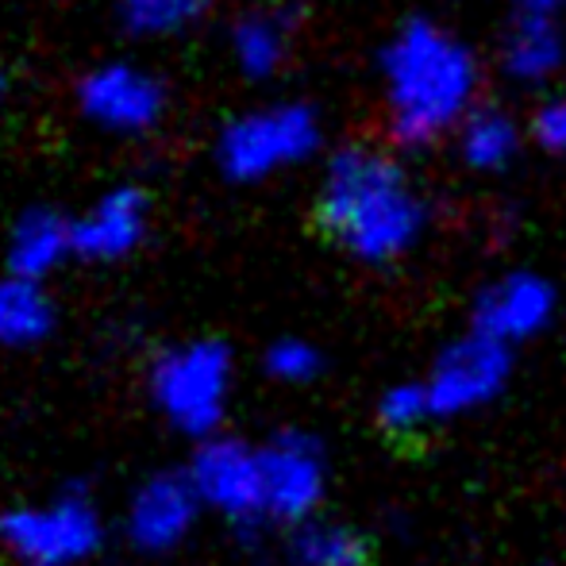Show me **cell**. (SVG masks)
Returning <instances> with one entry per match:
<instances>
[{
	"label": "cell",
	"mask_w": 566,
	"mask_h": 566,
	"mask_svg": "<svg viewBox=\"0 0 566 566\" xmlns=\"http://www.w3.org/2000/svg\"><path fill=\"white\" fill-rule=\"evenodd\" d=\"M381 116L389 147L432 150L482 105V62L474 46L436 15H409L378 54Z\"/></svg>",
	"instance_id": "cell-1"
},
{
	"label": "cell",
	"mask_w": 566,
	"mask_h": 566,
	"mask_svg": "<svg viewBox=\"0 0 566 566\" xmlns=\"http://www.w3.org/2000/svg\"><path fill=\"white\" fill-rule=\"evenodd\" d=\"M316 220L347 259L394 266L424 243L432 205L412 181L401 150L347 143L332 150L321 170Z\"/></svg>",
	"instance_id": "cell-2"
},
{
	"label": "cell",
	"mask_w": 566,
	"mask_h": 566,
	"mask_svg": "<svg viewBox=\"0 0 566 566\" xmlns=\"http://www.w3.org/2000/svg\"><path fill=\"white\" fill-rule=\"evenodd\" d=\"M235 397V358L220 339L170 343L150 358L147 401L186 440L201 443L224 432Z\"/></svg>",
	"instance_id": "cell-3"
},
{
	"label": "cell",
	"mask_w": 566,
	"mask_h": 566,
	"mask_svg": "<svg viewBox=\"0 0 566 566\" xmlns=\"http://www.w3.org/2000/svg\"><path fill=\"white\" fill-rule=\"evenodd\" d=\"M324 147V119L308 101H262L220 127L217 166L235 186H262L308 166Z\"/></svg>",
	"instance_id": "cell-4"
},
{
	"label": "cell",
	"mask_w": 566,
	"mask_h": 566,
	"mask_svg": "<svg viewBox=\"0 0 566 566\" xmlns=\"http://www.w3.org/2000/svg\"><path fill=\"white\" fill-rule=\"evenodd\" d=\"M105 536V513L85 485L0 509V552L15 566H85L97 559Z\"/></svg>",
	"instance_id": "cell-5"
},
{
	"label": "cell",
	"mask_w": 566,
	"mask_h": 566,
	"mask_svg": "<svg viewBox=\"0 0 566 566\" xmlns=\"http://www.w3.org/2000/svg\"><path fill=\"white\" fill-rule=\"evenodd\" d=\"M186 474L201 497L205 513L220 516L239 532H254L270 524L259 443H247L231 432L209 436V440L193 443Z\"/></svg>",
	"instance_id": "cell-6"
},
{
	"label": "cell",
	"mask_w": 566,
	"mask_h": 566,
	"mask_svg": "<svg viewBox=\"0 0 566 566\" xmlns=\"http://www.w3.org/2000/svg\"><path fill=\"white\" fill-rule=\"evenodd\" d=\"M262 454V485H266V516L270 524L297 528L321 516L328 497L332 467L328 451L305 428H282L259 443Z\"/></svg>",
	"instance_id": "cell-7"
},
{
	"label": "cell",
	"mask_w": 566,
	"mask_h": 566,
	"mask_svg": "<svg viewBox=\"0 0 566 566\" xmlns=\"http://www.w3.org/2000/svg\"><path fill=\"white\" fill-rule=\"evenodd\" d=\"M77 113L90 127L135 139L163 124L166 85L155 70L127 59H108L77 82Z\"/></svg>",
	"instance_id": "cell-8"
},
{
	"label": "cell",
	"mask_w": 566,
	"mask_h": 566,
	"mask_svg": "<svg viewBox=\"0 0 566 566\" xmlns=\"http://www.w3.org/2000/svg\"><path fill=\"white\" fill-rule=\"evenodd\" d=\"M509 378H513V347L470 328L467 336L451 339L436 355L432 370L424 374V386L432 394L436 417L448 420L493 405L505 394Z\"/></svg>",
	"instance_id": "cell-9"
},
{
	"label": "cell",
	"mask_w": 566,
	"mask_h": 566,
	"mask_svg": "<svg viewBox=\"0 0 566 566\" xmlns=\"http://www.w3.org/2000/svg\"><path fill=\"white\" fill-rule=\"evenodd\" d=\"M205 505L181 470H155L132 490L124 505V536L139 555H170L193 536Z\"/></svg>",
	"instance_id": "cell-10"
},
{
	"label": "cell",
	"mask_w": 566,
	"mask_h": 566,
	"mask_svg": "<svg viewBox=\"0 0 566 566\" xmlns=\"http://www.w3.org/2000/svg\"><path fill=\"white\" fill-rule=\"evenodd\" d=\"M559 313V293L536 270H505L501 277L485 282L474 297V316L470 328L482 336L505 343V347H521L544 336L555 324Z\"/></svg>",
	"instance_id": "cell-11"
},
{
	"label": "cell",
	"mask_w": 566,
	"mask_h": 566,
	"mask_svg": "<svg viewBox=\"0 0 566 566\" xmlns=\"http://www.w3.org/2000/svg\"><path fill=\"white\" fill-rule=\"evenodd\" d=\"M150 231V197L139 186H113L97 193L74 217L77 259L85 262H124L147 243Z\"/></svg>",
	"instance_id": "cell-12"
},
{
	"label": "cell",
	"mask_w": 566,
	"mask_h": 566,
	"mask_svg": "<svg viewBox=\"0 0 566 566\" xmlns=\"http://www.w3.org/2000/svg\"><path fill=\"white\" fill-rule=\"evenodd\" d=\"M497 66L505 74V82L521 85V90L552 85L566 66V35L559 28V15L521 8V15L501 31Z\"/></svg>",
	"instance_id": "cell-13"
},
{
	"label": "cell",
	"mask_w": 566,
	"mask_h": 566,
	"mask_svg": "<svg viewBox=\"0 0 566 566\" xmlns=\"http://www.w3.org/2000/svg\"><path fill=\"white\" fill-rule=\"evenodd\" d=\"M8 274L35 277V282H51L70 259H77L74 243V217H62L59 209H23L8 231Z\"/></svg>",
	"instance_id": "cell-14"
},
{
	"label": "cell",
	"mask_w": 566,
	"mask_h": 566,
	"mask_svg": "<svg viewBox=\"0 0 566 566\" xmlns=\"http://www.w3.org/2000/svg\"><path fill=\"white\" fill-rule=\"evenodd\" d=\"M293 31H297V15L290 8H247L228 28L231 66L251 82H270L290 62Z\"/></svg>",
	"instance_id": "cell-15"
},
{
	"label": "cell",
	"mask_w": 566,
	"mask_h": 566,
	"mask_svg": "<svg viewBox=\"0 0 566 566\" xmlns=\"http://www.w3.org/2000/svg\"><path fill=\"white\" fill-rule=\"evenodd\" d=\"M524 143H528V124H521L509 108L485 105V101L451 135L454 158L470 174H505L521 158Z\"/></svg>",
	"instance_id": "cell-16"
},
{
	"label": "cell",
	"mask_w": 566,
	"mask_h": 566,
	"mask_svg": "<svg viewBox=\"0 0 566 566\" xmlns=\"http://www.w3.org/2000/svg\"><path fill=\"white\" fill-rule=\"evenodd\" d=\"M59 305H54L46 282L20 274L0 277V347L31 350L54 336Z\"/></svg>",
	"instance_id": "cell-17"
},
{
	"label": "cell",
	"mask_w": 566,
	"mask_h": 566,
	"mask_svg": "<svg viewBox=\"0 0 566 566\" xmlns=\"http://www.w3.org/2000/svg\"><path fill=\"white\" fill-rule=\"evenodd\" d=\"M290 559L297 566H366L370 544L350 524L316 516V521L290 528Z\"/></svg>",
	"instance_id": "cell-18"
},
{
	"label": "cell",
	"mask_w": 566,
	"mask_h": 566,
	"mask_svg": "<svg viewBox=\"0 0 566 566\" xmlns=\"http://www.w3.org/2000/svg\"><path fill=\"white\" fill-rule=\"evenodd\" d=\"M220 0H119V23L139 39H170L197 28Z\"/></svg>",
	"instance_id": "cell-19"
},
{
	"label": "cell",
	"mask_w": 566,
	"mask_h": 566,
	"mask_svg": "<svg viewBox=\"0 0 566 566\" xmlns=\"http://www.w3.org/2000/svg\"><path fill=\"white\" fill-rule=\"evenodd\" d=\"M432 420H440V417H436V405H432V394H428L424 378H405L381 389L378 424L386 428L389 436H412L424 424H432Z\"/></svg>",
	"instance_id": "cell-20"
},
{
	"label": "cell",
	"mask_w": 566,
	"mask_h": 566,
	"mask_svg": "<svg viewBox=\"0 0 566 566\" xmlns=\"http://www.w3.org/2000/svg\"><path fill=\"white\" fill-rule=\"evenodd\" d=\"M262 370L277 386H308L324 374V355L313 339L305 336H282L266 347Z\"/></svg>",
	"instance_id": "cell-21"
},
{
	"label": "cell",
	"mask_w": 566,
	"mask_h": 566,
	"mask_svg": "<svg viewBox=\"0 0 566 566\" xmlns=\"http://www.w3.org/2000/svg\"><path fill=\"white\" fill-rule=\"evenodd\" d=\"M528 139L547 155H566V93H552L532 108Z\"/></svg>",
	"instance_id": "cell-22"
},
{
	"label": "cell",
	"mask_w": 566,
	"mask_h": 566,
	"mask_svg": "<svg viewBox=\"0 0 566 566\" xmlns=\"http://www.w3.org/2000/svg\"><path fill=\"white\" fill-rule=\"evenodd\" d=\"M521 8H536V12H552L559 15L566 8V0H521Z\"/></svg>",
	"instance_id": "cell-23"
}]
</instances>
